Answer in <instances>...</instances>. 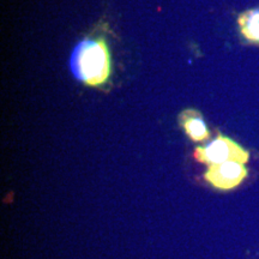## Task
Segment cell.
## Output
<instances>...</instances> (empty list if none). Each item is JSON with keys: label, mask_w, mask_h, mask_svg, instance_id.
<instances>
[{"label": "cell", "mask_w": 259, "mask_h": 259, "mask_svg": "<svg viewBox=\"0 0 259 259\" xmlns=\"http://www.w3.org/2000/svg\"><path fill=\"white\" fill-rule=\"evenodd\" d=\"M71 70L76 78L87 85L105 84L111 74V57L103 38H85L71 56Z\"/></svg>", "instance_id": "cell-1"}, {"label": "cell", "mask_w": 259, "mask_h": 259, "mask_svg": "<svg viewBox=\"0 0 259 259\" xmlns=\"http://www.w3.org/2000/svg\"><path fill=\"white\" fill-rule=\"evenodd\" d=\"M247 177L245 164L238 161L210 164L205 173V180L219 190H232L239 186Z\"/></svg>", "instance_id": "cell-3"}, {"label": "cell", "mask_w": 259, "mask_h": 259, "mask_svg": "<svg viewBox=\"0 0 259 259\" xmlns=\"http://www.w3.org/2000/svg\"><path fill=\"white\" fill-rule=\"evenodd\" d=\"M241 36L251 44L259 45V9H251L238 17Z\"/></svg>", "instance_id": "cell-5"}, {"label": "cell", "mask_w": 259, "mask_h": 259, "mask_svg": "<svg viewBox=\"0 0 259 259\" xmlns=\"http://www.w3.org/2000/svg\"><path fill=\"white\" fill-rule=\"evenodd\" d=\"M194 157L206 164H218L227 161H238L246 163L248 161L247 151L233 139L219 135L216 139L205 147H198L194 150Z\"/></svg>", "instance_id": "cell-2"}, {"label": "cell", "mask_w": 259, "mask_h": 259, "mask_svg": "<svg viewBox=\"0 0 259 259\" xmlns=\"http://www.w3.org/2000/svg\"><path fill=\"white\" fill-rule=\"evenodd\" d=\"M180 124L187 136L194 142H204L209 138V130L200 113L187 109L180 114Z\"/></svg>", "instance_id": "cell-4"}]
</instances>
